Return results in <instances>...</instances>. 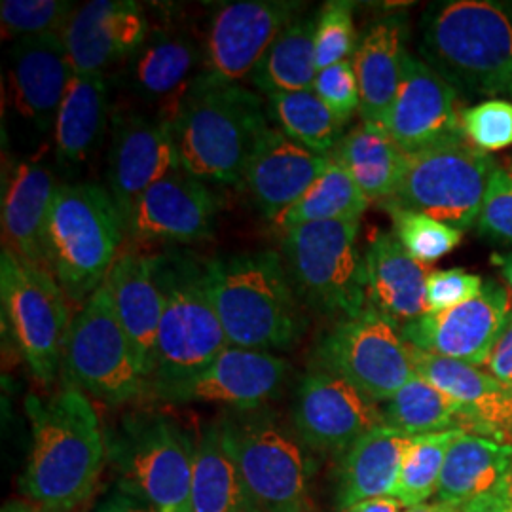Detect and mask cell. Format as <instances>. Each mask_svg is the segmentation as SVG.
<instances>
[{
  "mask_svg": "<svg viewBox=\"0 0 512 512\" xmlns=\"http://www.w3.org/2000/svg\"><path fill=\"white\" fill-rule=\"evenodd\" d=\"M33 444L21 492L42 512H71L84 503L101 475L107 442L88 397L67 387L50 399L25 403Z\"/></svg>",
  "mask_w": 512,
  "mask_h": 512,
  "instance_id": "cell-1",
  "label": "cell"
},
{
  "mask_svg": "<svg viewBox=\"0 0 512 512\" xmlns=\"http://www.w3.org/2000/svg\"><path fill=\"white\" fill-rule=\"evenodd\" d=\"M205 285L228 344L253 351H287L304 336V302L281 255L251 251L203 264Z\"/></svg>",
  "mask_w": 512,
  "mask_h": 512,
  "instance_id": "cell-2",
  "label": "cell"
},
{
  "mask_svg": "<svg viewBox=\"0 0 512 512\" xmlns=\"http://www.w3.org/2000/svg\"><path fill=\"white\" fill-rule=\"evenodd\" d=\"M418 52L423 63L465 97L511 92V2L429 4L421 16Z\"/></svg>",
  "mask_w": 512,
  "mask_h": 512,
  "instance_id": "cell-3",
  "label": "cell"
},
{
  "mask_svg": "<svg viewBox=\"0 0 512 512\" xmlns=\"http://www.w3.org/2000/svg\"><path fill=\"white\" fill-rule=\"evenodd\" d=\"M171 124L188 175L207 184L236 186L270 128L262 99L243 84H194Z\"/></svg>",
  "mask_w": 512,
  "mask_h": 512,
  "instance_id": "cell-4",
  "label": "cell"
},
{
  "mask_svg": "<svg viewBox=\"0 0 512 512\" xmlns=\"http://www.w3.org/2000/svg\"><path fill=\"white\" fill-rule=\"evenodd\" d=\"M124 236V215L107 188L61 184L48 220L46 268L65 296L84 304L105 283Z\"/></svg>",
  "mask_w": 512,
  "mask_h": 512,
  "instance_id": "cell-5",
  "label": "cell"
},
{
  "mask_svg": "<svg viewBox=\"0 0 512 512\" xmlns=\"http://www.w3.org/2000/svg\"><path fill=\"white\" fill-rule=\"evenodd\" d=\"M158 277L165 308L148 389L165 399L211 365L230 344L209 298L203 266L190 256L167 253L158 256Z\"/></svg>",
  "mask_w": 512,
  "mask_h": 512,
  "instance_id": "cell-6",
  "label": "cell"
},
{
  "mask_svg": "<svg viewBox=\"0 0 512 512\" xmlns=\"http://www.w3.org/2000/svg\"><path fill=\"white\" fill-rule=\"evenodd\" d=\"M107 456L118 488L158 512H190L196 444L164 414H133L110 435Z\"/></svg>",
  "mask_w": 512,
  "mask_h": 512,
  "instance_id": "cell-7",
  "label": "cell"
},
{
  "mask_svg": "<svg viewBox=\"0 0 512 512\" xmlns=\"http://www.w3.org/2000/svg\"><path fill=\"white\" fill-rule=\"evenodd\" d=\"M359 222H315L283 232V256L294 289L311 310L349 319L366 310L365 255Z\"/></svg>",
  "mask_w": 512,
  "mask_h": 512,
  "instance_id": "cell-8",
  "label": "cell"
},
{
  "mask_svg": "<svg viewBox=\"0 0 512 512\" xmlns=\"http://www.w3.org/2000/svg\"><path fill=\"white\" fill-rule=\"evenodd\" d=\"M222 440L262 512H308V473L300 442L270 412L236 410L219 421Z\"/></svg>",
  "mask_w": 512,
  "mask_h": 512,
  "instance_id": "cell-9",
  "label": "cell"
},
{
  "mask_svg": "<svg viewBox=\"0 0 512 512\" xmlns=\"http://www.w3.org/2000/svg\"><path fill=\"white\" fill-rule=\"evenodd\" d=\"M495 162L465 139L406 154L403 177L384 205L416 211L459 232L476 224Z\"/></svg>",
  "mask_w": 512,
  "mask_h": 512,
  "instance_id": "cell-10",
  "label": "cell"
},
{
  "mask_svg": "<svg viewBox=\"0 0 512 512\" xmlns=\"http://www.w3.org/2000/svg\"><path fill=\"white\" fill-rule=\"evenodd\" d=\"M63 363L74 387L101 403H129L148 389L145 370L101 285L71 321Z\"/></svg>",
  "mask_w": 512,
  "mask_h": 512,
  "instance_id": "cell-11",
  "label": "cell"
},
{
  "mask_svg": "<svg viewBox=\"0 0 512 512\" xmlns=\"http://www.w3.org/2000/svg\"><path fill=\"white\" fill-rule=\"evenodd\" d=\"M2 311L25 363L38 382H54L69 336L65 293L46 268L4 249L0 260Z\"/></svg>",
  "mask_w": 512,
  "mask_h": 512,
  "instance_id": "cell-12",
  "label": "cell"
},
{
  "mask_svg": "<svg viewBox=\"0 0 512 512\" xmlns=\"http://www.w3.org/2000/svg\"><path fill=\"white\" fill-rule=\"evenodd\" d=\"M315 359L378 404L416 376L401 327L372 308L336 321L319 340Z\"/></svg>",
  "mask_w": 512,
  "mask_h": 512,
  "instance_id": "cell-13",
  "label": "cell"
},
{
  "mask_svg": "<svg viewBox=\"0 0 512 512\" xmlns=\"http://www.w3.org/2000/svg\"><path fill=\"white\" fill-rule=\"evenodd\" d=\"M294 0H236L215 10L203 40L202 69L196 86L239 84L294 19L302 14Z\"/></svg>",
  "mask_w": 512,
  "mask_h": 512,
  "instance_id": "cell-14",
  "label": "cell"
},
{
  "mask_svg": "<svg viewBox=\"0 0 512 512\" xmlns=\"http://www.w3.org/2000/svg\"><path fill=\"white\" fill-rule=\"evenodd\" d=\"M293 423L304 446L340 458L368 431L385 425L380 404L319 366L298 385Z\"/></svg>",
  "mask_w": 512,
  "mask_h": 512,
  "instance_id": "cell-15",
  "label": "cell"
},
{
  "mask_svg": "<svg viewBox=\"0 0 512 512\" xmlns=\"http://www.w3.org/2000/svg\"><path fill=\"white\" fill-rule=\"evenodd\" d=\"M511 308V293L488 279L475 298L452 310L425 313L401 327V334L414 348L480 368L488 363Z\"/></svg>",
  "mask_w": 512,
  "mask_h": 512,
  "instance_id": "cell-16",
  "label": "cell"
},
{
  "mask_svg": "<svg viewBox=\"0 0 512 512\" xmlns=\"http://www.w3.org/2000/svg\"><path fill=\"white\" fill-rule=\"evenodd\" d=\"M222 198L200 179L179 169L133 203L126 236L147 245H190L213 234Z\"/></svg>",
  "mask_w": 512,
  "mask_h": 512,
  "instance_id": "cell-17",
  "label": "cell"
},
{
  "mask_svg": "<svg viewBox=\"0 0 512 512\" xmlns=\"http://www.w3.org/2000/svg\"><path fill=\"white\" fill-rule=\"evenodd\" d=\"M183 169L173 124L158 114H118L109 150L107 181L124 219L150 186Z\"/></svg>",
  "mask_w": 512,
  "mask_h": 512,
  "instance_id": "cell-18",
  "label": "cell"
},
{
  "mask_svg": "<svg viewBox=\"0 0 512 512\" xmlns=\"http://www.w3.org/2000/svg\"><path fill=\"white\" fill-rule=\"evenodd\" d=\"M458 95L420 57L406 54L401 84L385 129L404 154L465 139Z\"/></svg>",
  "mask_w": 512,
  "mask_h": 512,
  "instance_id": "cell-19",
  "label": "cell"
},
{
  "mask_svg": "<svg viewBox=\"0 0 512 512\" xmlns=\"http://www.w3.org/2000/svg\"><path fill=\"white\" fill-rule=\"evenodd\" d=\"M202 59V44L196 38L158 29L122 63L118 84L135 99L154 107L158 116L173 122L200 74Z\"/></svg>",
  "mask_w": 512,
  "mask_h": 512,
  "instance_id": "cell-20",
  "label": "cell"
},
{
  "mask_svg": "<svg viewBox=\"0 0 512 512\" xmlns=\"http://www.w3.org/2000/svg\"><path fill=\"white\" fill-rule=\"evenodd\" d=\"M329 165V156L298 145L279 128H268L245 165L238 188L262 217L274 222L319 181Z\"/></svg>",
  "mask_w": 512,
  "mask_h": 512,
  "instance_id": "cell-21",
  "label": "cell"
},
{
  "mask_svg": "<svg viewBox=\"0 0 512 512\" xmlns=\"http://www.w3.org/2000/svg\"><path fill=\"white\" fill-rule=\"evenodd\" d=\"M289 372V363L274 353L228 346L211 365L173 389L164 401L219 403L236 410H256L281 393Z\"/></svg>",
  "mask_w": 512,
  "mask_h": 512,
  "instance_id": "cell-22",
  "label": "cell"
},
{
  "mask_svg": "<svg viewBox=\"0 0 512 512\" xmlns=\"http://www.w3.org/2000/svg\"><path fill=\"white\" fill-rule=\"evenodd\" d=\"M145 8L129 0H93L78 6L61 38L74 73L105 74L147 40Z\"/></svg>",
  "mask_w": 512,
  "mask_h": 512,
  "instance_id": "cell-23",
  "label": "cell"
},
{
  "mask_svg": "<svg viewBox=\"0 0 512 512\" xmlns=\"http://www.w3.org/2000/svg\"><path fill=\"white\" fill-rule=\"evenodd\" d=\"M8 105L38 133L55 126L73 78L61 35L18 38L8 54Z\"/></svg>",
  "mask_w": 512,
  "mask_h": 512,
  "instance_id": "cell-24",
  "label": "cell"
},
{
  "mask_svg": "<svg viewBox=\"0 0 512 512\" xmlns=\"http://www.w3.org/2000/svg\"><path fill=\"white\" fill-rule=\"evenodd\" d=\"M410 346V344H408ZM414 372L437 385L465 412V431L512 446V385L478 366L410 346Z\"/></svg>",
  "mask_w": 512,
  "mask_h": 512,
  "instance_id": "cell-25",
  "label": "cell"
},
{
  "mask_svg": "<svg viewBox=\"0 0 512 512\" xmlns=\"http://www.w3.org/2000/svg\"><path fill=\"white\" fill-rule=\"evenodd\" d=\"M112 306L135 349L148 382L154 363V348L164 317L165 298L158 277V256L126 251L116 258L103 283Z\"/></svg>",
  "mask_w": 512,
  "mask_h": 512,
  "instance_id": "cell-26",
  "label": "cell"
},
{
  "mask_svg": "<svg viewBox=\"0 0 512 512\" xmlns=\"http://www.w3.org/2000/svg\"><path fill=\"white\" fill-rule=\"evenodd\" d=\"M366 308L404 327L427 313L425 287L431 270L404 251L393 232L378 230L365 253Z\"/></svg>",
  "mask_w": 512,
  "mask_h": 512,
  "instance_id": "cell-27",
  "label": "cell"
},
{
  "mask_svg": "<svg viewBox=\"0 0 512 512\" xmlns=\"http://www.w3.org/2000/svg\"><path fill=\"white\" fill-rule=\"evenodd\" d=\"M57 190L54 171L40 160L21 162L4 188V249L40 268H46V232Z\"/></svg>",
  "mask_w": 512,
  "mask_h": 512,
  "instance_id": "cell-28",
  "label": "cell"
},
{
  "mask_svg": "<svg viewBox=\"0 0 512 512\" xmlns=\"http://www.w3.org/2000/svg\"><path fill=\"white\" fill-rule=\"evenodd\" d=\"M406 21L387 16L372 21L359 38L353 54V71L361 92L363 122L384 126L393 109L406 57Z\"/></svg>",
  "mask_w": 512,
  "mask_h": 512,
  "instance_id": "cell-29",
  "label": "cell"
},
{
  "mask_svg": "<svg viewBox=\"0 0 512 512\" xmlns=\"http://www.w3.org/2000/svg\"><path fill=\"white\" fill-rule=\"evenodd\" d=\"M414 439L393 427L380 425L357 440L340 458L338 507L344 511L365 499L391 497L404 454Z\"/></svg>",
  "mask_w": 512,
  "mask_h": 512,
  "instance_id": "cell-30",
  "label": "cell"
},
{
  "mask_svg": "<svg viewBox=\"0 0 512 512\" xmlns=\"http://www.w3.org/2000/svg\"><path fill=\"white\" fill-rule=\"evenodd\" d=\"M109 84L105 74L74 73L54 126L57 164L76 169L86 164L107 129Z\"/></svg>",
  "mask_w": 512,
  "mask_h": 512,
  "instance_id": "cell-31",
  "label": "cell"
},
{
  "mask_svg": "<svg viewBox=\"0 0 512 512\" xmlns=\"http://www.w3.org/2000/svg\"><path fill=\"white\" fill-rule=\"evenodd\" d=\"M511 463V444L459 431L448 448L435 497L440 503L467 507L492 492Z\"/></svg>",
  "mask_w": 512,
  "mask_h": 512,
  "instance_id": "cell-32",
  "label": "cell"
},
{
  "mask_svg": "<svg viewBox=\"0 0 512 512\" xmlns=\"http://www.w3.org/2000/svg\"><path fill=\"white\" fill-rule=\"evenodd\" d=\"M330 158L348 171L370 202H389L401 183L406 154L384 126L363 122L344 133Z\"/></svg>",
  "mask_w": 512,
  "mask_h": 512,
  "instance_id": "cell-33",
  "label": "cell"
},
{
  "mask_svg": "<svg viewBox=\"0 0 512 512\" xmlns=\"http://www.w3.org/2000/svg\"><path fill=\"white\" fill-rule=\"evenodd\" d=\"M190 512H262L226 450L219 421L196 442Z\"/></svg>",
  "mask_w": 512,
  "mask_h": 512,
  "instance_id": "cell-34",
  "label": "cell"
},
{
  "mask_svg": "<svg viewBox=\"0 0 512 512\" xmlns=\"http://www.w3.org/2000/svg\"><path fill=\"white\" fill-rule=\"evenodd\" d=\"M315 25L317 16L300 14L275 38L249 78L256 90L268 97L274 93L313 90L317 78Z\"/></svg>",
  "mask_w": 512,
  "mask_h": 512,
  "instance_id": "cell-35",
  "label": "cell"
},
{
  "mask_svg": "<svg viewBox=\"0 0 512 512\" xmlns=\"http://www.w3.org/2000/svg\"><path fill=\"white\" fill-rule=\"evenodd\" d=\"M382 406L387 427L410 437L433 435L442 431H465V412L437 385L414 376Z\"/></svg>",
  "mask_w": 512,
  "mask_h": 512,
  "instance_id": "cell-36",
  "label": "cell"
},
{
  "mask_svg": "<svg viewBox=\"0 0 512 512\" xmlns=\"http://www.w3.org/2000/svg\"><path fill=\"white\" fill-rule=\"evenodd\" d=\"M370 200L342 165L330 158L327 171L310 190L274 220L283 232L315 222H359Z\"/></svg>",
  "mask_w": 512,
  "mask_h": 512,
  "instance_id": "cell-37",
  "label": "cell"
},
{
  "mask_svg": "<svg viewBox=\"0 0 512 512\" xmlns=\"http://www.w3.org/2000/svg\"><path fill=\"white\" fill-rule=\"evenodd\" d=\"M270 110L279 129L315 154L329 156L344 137L346 124L313 90L274 93Z\"/></svg>",
  "mask_w": 512,
  "mask_h": 512,
  "instance_id": "cell-38",
  "label": "cell"
},
{
  "mask_svg": "<svg viewBox=\"0 0 512 512\" xmlns=\"http://www.w3.org/2000/svg\"><path fill=\"white\" fill-rule=\"evenodd\" d=\"M459 431L461 429H452L416 437L404 454L391 497L410 509L427 503L431 495H437L448 448Z\"/></svg>",
  "mask_w": 512,
  "mask_h": 512,
  "instance_id": "cell-39",
  "label": "cell"
},
{
  "mask_svg": "<svg viewBox=\"0 0 512 512\" xmlns=\"http://www.w3.org/2000/svg\"><path fill=\"white\" fill-rule=\"evenodd\" d=\"M385 209L393 219V234L404 251L425 266L452 253L461 243V232L454 226L393 205H385Z\"/></svg>",
  "mask_w": 512,
  "mask_h": 512,
  "instance_id": "cell-40",
  "label": "cell"
},
{
  "mask_svg": "<svg viewBox=\"0 0 512 512\" xmlns=\"http://www.w3.org/2000/svg\"><path fill=\"white\" fill-rule=\"evenodd\" d=\"M74 10L73 2L63 0H2V33L16 40L61 35Z\"/></svg>",
  "mask_w": 512,
  "mask_h": 512,
  "instance_id": "cell-41",
  "label": "cell"
},
{
  "mask_svg": "<svg viewBox=\"0 0 512 512\" xmlns=\"http://www.w3.org/2000/svg\"><path fill=\"white\" fill-rule=\"evenodd\" d=\"M353 2L330 0L317 14L315 25V65L317 73L332 65L349 61L355 54V25Z\"/></svg>",
  "mask_w": 512,
  "mask_h": 512,
  "instance_id": "cell-42",
  "label": "cell"
},
{
  "mask_svg": "<svg viewBox=\"0 0 512 512\" xmlns=\"http://www.w3.org/2000/svg\"><path fill=\"white\" fill-rule=\"evenodd\" d=\"M465 139L482 152H497L512 145V103L490 99L461 110Z\"/></svg>",
  "mask_w": 512,
  "mask_h": 512,
  "instance_id": "cell-43",
  "label": "cell"
},
{
  "mask_svg": "<svg viewBox=\"0 0 512 512\" xmlns=\"http://www.w3.org/2000/svg\"><path fill=\"white\" fill-rule=\"evenodd\" d=\"M478 236L497 245L512 243V175L495 164L476 219Z\"/></svg>",
  "mask_w": 512,
  "mask_h": 512,
  "instance_id": "cell-44",
  "label": "cell"
},
{
  "mask_svg": "<svg viewBox=\"0 0 512 512\" xmlns=\"http://www.w3.org/2000/svg\"><path fill=\"white\" fill-rule=\"evenodd\" d=\"M313 92L329 107L344 124H348L355 110L361 109L359 82L351 61H342L325 71H319Z\"/></svg>",
  "mask_w": 512,
  "mask_h": 512,
  "instance_id": "cell-45",
  "label": "cell"
},
{
  "mask_svg": "<svg viewBox=\"0 0 512 512\" xmlns=\"http://www.w3.org/2000/svg\"><path fill=\"white\" fill-rule=\"evenodd\" d=\"M484 279L480 275L469 274L461 268L435 270L427 277L425 304L427 313L452 310L459 304L475 298L482 291Z\"/></svg>",
  "mask_w": 512,
  "mask_h": 512,
  "instance_id": "cell-46",
  "label": "cell"
},
{
  "mask_svg": "<svg viewBox=\"0 0 512 512\" xmlns=\"http://www.w3.org/2000/svg\"><path fill=\"white\" fill-rule=\"evenodd\" d=\"M486 368L497 380L512 385V308L505 321V327L495 342Z\"/></svg>",
  "mask_w": 512,
  "mask_h": 512,
  "instance_id": "cell-47",
  "label": "cell"
},
{
  "mask_svg": "<svg viewBox=\"0 0 512 512\" xmlns=\"http://www.w3.org/2000/svg\"><path fill=\"white\" fill-rule=\"evenodd\" d=\"M465 512H512V463L507 473L497 482L492 492L478 497L467 507Z\"/></svg>",
  "mask_w": 512,
  "mask_h": 512,
  "instance_id": "cell-48",
  "label": "cell"
},
{
  "mask_svg": "<svg viewBox=\"0 0 512 512\" xmlns=\"http://www.w3.org/2000/svg\"><path fill=\"white\" fill-rule=\"evenodd\" d=\"M92 512H158L150 503L122 488H114L105 495Z\"/></svg>",
  "mask_w": 512,
  "mask_h": 512,
  "instance_id": "cell-49",
  "label": "cell"
},
{
  "mask_svg": "<svg viewBox=\"0 0 512 512\" xmlns=\"http://www.w3.org/2000/svg\"><path fill=\"white\" fill-rule=\"evenodd\" d=\"M404 507L401 501H397L395 497H372V499H365L359 501L355 505H351L348 509L342 512H404Z\"/></svg>",
  "mask_w": 512,
  "mask_h": 512,
  "instance_id": "cell-50",
  "label": "cell"
},
{
  "mask_svg": "<svg viewBox=\"0 0 512 512\" xmlns=\"http://www.w3.org/2000/svg\"><path fill=\"white\" fill-rule=\"evenodd\" d=\"M492 262L501 270V275H503V279H505V283L511 289L512 294V251L511 253L492 256Z\"/></svg>",
  "mask_w": 512,
  "mask_h": 512,
  "instance_id": "cell-51",
  "label": "cell"
},
{
  "mask_svg": "<svg viewBox=\"0 0 512 512\" xmlns=\"http://www.w3.org/2000/svg\"><path fill=\"white\" fill-rule=\"evenodd\" d=\"M404 512H465L463 511V507H454V505H448V503H440V501H435V503H423V505H418V507H410V509H406Z\"/></svg>",
  "mask_w": 512,
  "mask_h": 512,
  "instance_id": "cell-52",
  "label": "cell"
},
{
  "mask_svg": "<svg viewBox=\"0 0 512 512\" xmlns=\"http://www.w3.org/2000/svg\"><path fill=\"white\" fill-rule=\"evenodd\" d=\"M0 512H42L37 509L33 503H23V501H8Z\"/></svg>",
  "mask_w": 512,
  "mask_h": 512,
  "instance_id": "cell-53",
  "label": "cell"
},
{
  "mask_svg": "<svg viewBox=\"0 0 512 512\" xmlns=\"http://www.w3.org/2000/svg\"><path fill=\"white\" fill-rule=\"evenodd\" d=\"M509 173L512 175V158H509Z\"/></svg>",
  "mask_w": 512,
  "mask_h": 512,
  "instance_id": "cell-54",
  "label": "cell"
},
{
  "mask_svg": "<svg viewBox=\"0 0 512 512\" xmlns=\"http://www.w3.org/2000/svg\"><path fill=\"white\" fill-rule=\"evenodd\" d=\"M511 92H512V90H511Z\"/></svg>",
  "mask_w": 512,
  "mask_h": 512,
  "instance_id": "cell-55",
  "label": "cell"
}]
</instances>
